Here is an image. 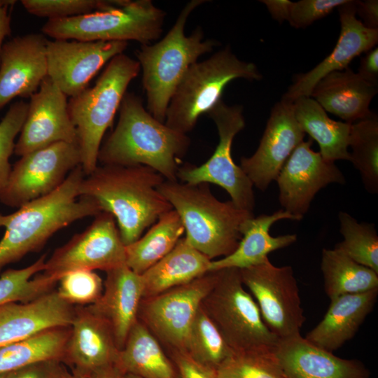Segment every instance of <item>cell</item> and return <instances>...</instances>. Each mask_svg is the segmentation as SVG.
Returning <instances> with one entry per match:
<instances>
[{
  "instance_id": "obj_1",
  "label": "cell",
  "mask_w": 378,
  "mask_h": 378,
  "mask_svg": "<svg viewBox=\"0 0 378 378\" xmlns=\"http://www.w3.org/2000/svg\"><path fill=\"white\" fill-rule=\"evenodd\" d=\"M164 178L143 164H102L80 183L79 195L94 200L102 211L112 214L127 246L141 237L164 213L173 209L158 191Z\"/></svg>"
},
{
  "instance_id": "obj_2",
  "label": "cell",
  "mask_w": 378,
  "mask_h": 378,
  "mask_svg": "<svg viewBox=\"0 0 378 378\" xmlns=\"http://www.w3.org/2000/svg\"><path fill=\"white\" fill-rule=\"evenodd\" d=\"M190 144L187 134L155 119L140 97L126 92L117 125L101 145L97 159L102 164L146 165L165 180L176 181L180 160Z\"/></svg>"
},
{
  "instance_id": "obj_3",
  "label": "cell",
  "mask_w": 378,
  "mask_h": 378,
  "mask_svg": "<svg viewBox=\"0 0 378 378\" xmlns=\"http://www.w3.org/2000/svg\"><path fill=\"white\" fill-rule=\"evenodd\" d=\"M85 176L78 165L51 193L24 204L13 214L0 213V227L5 228L0 240V271L27 253L40 250L58 230L102 211L94 200L79 195Z\"/></svg>"
},
{
  "instance_id": "obj_4",
  "label": "cell",
  "mask_w": 378,
  "mask_h": 378,
  "mask_svg": "<svg viewBox=\"0 0 378 378\" xmlns=\"http://www.w3.org/2000/svg\"><path fill=\"white\" fill-rule=\"evenodd\" d=\"M158 190L181 218L186 241L211 260L225 257L237 248L242 223L254 216L231 200H218L208 183L165 180Z\"/></svg>"
},
{
  "instance_id": "obj_5",
  "label": "cell",
  "mask_w": 378,
  "mask_h": 378,
  "mask_svg": "<svg viewBox=\"0 0 378 378\" xmlns=\"http://www.w3.org/2000/svg\"><path fill=\"white\" fill-rule=\"evenodd\" d=\"M204 2L192 0L187 3L164 38L153 45H141L136 51V60L142 70L147 111L162 122H164L170 99L188 69L218 44L213 39H204L200 27L190 36L185 34L186 23L190 13Z\"/></svg>"
},
{
  "instance_id": "obj_6",
  "label": "cell",
  "mask_w": 378,
  "mask_h": 378,
  "mask_svg": "<svg viewBox=\"0 0 378 378\" xmlns=\"http://www.w3.org/2000/svg\"><path fill=\"white\" fill-rule=\"evenodd\" d=\"M140 70L136 59L119 54L108 62L92 88L70 98L68 110L77 132L80 166L85 176L97 167L104 134L111 126L129 84Z\"/></svg>"
},
{
  "instance_id": "obj_7",
  "label": "cell",
  "mask_w": 378,
  "mask_h": 378,
  "mask_svg": "<svg viewBox=\"0 0 378 378\" xmlns=\"http://www.w3.org/2000/svg\"><path fill=\"white\" fill-rule=\"evenodd\" d=\"M237 78L259 80L256 65L239 59L226 47L188 69L168 105L164 124L187 134L198 118L208 113L221 100L227 85Z\"/></svg>"
},
{
  "instance_id": "obj_8",
  "label": "cell",
  "mask_w": 378,
  "mask_h": 378,
  "mask_svg": "<svg viewBox=\"0 0 378 378\" xmlns=\"http://www.w3.org/2000/svg\"><path fill=\"white\" fill-rule=\"evenodd\" d=\"M217 272L216 281L201 305L228 346L233 352L274 351L279 339L265 323L255 300L241 280L239 270L226 268Z\"/></svg>"
},
{
  "instance_id": "obj_9",
  "label": "cell",
  "mask_w": 378,
  "mask_h": 378,
  "mask_svg": "<svg viewBox=\"0 0 378 378\" xmlns=\"http://www.w3.org/2000/svg\"><path fill=\"white\" fill-rule=\"evenodd\" d=\"M165 15L150 0H127L125 4L106 10L48 20L41 31L54 39L135 41L144 45L160 38Z\"/></svg>"
},
{
  "instance_id": "obj_10",
  "label": "cell",
  "mask_w": 378,
  "mask_h": 378,
  "mask_svg": "<svg viewBox=\"0 0 378 378\" xmlns=\"http://www.w3.org/2000/svg\"><path fill=\"white\" fill-rule=\"evenodd\" d=\"M214 120L219 141L210 158L200 166L185 165L178 168L177 178L182 183L195 185L214 183L229 194L238 208L253 212L255 206L253 185L232 157L234 136L245 127L241 106H227L220 100L207 113Z\"/></svg>"
},
{
  "instance_id": "obj_11",
  "label": "cell",
  "mask_w": 378,
  "mask_h": 378,
  "mask_svg": "<svg viewBox=\"0 0 378 378\" xmlns=\"http://www.w3.org/2000/svg\"><path fill=\"white\" fill-rule=\"evenodd\" d=\"M239 270L270 330L279 340L300 334L306 318L292 267L275 266L267 258Z\"/></svg>"
},
{
  "instance_id": "obj_12",
  "label": "cell",
  "mask_w": 378,
  "mask_h": 378,
  "mask_svg": "<svg viewBox=\"0 0 378 378\" xmlns=\"http://www.w3.org/2000/svg\"><path fill=\"white\" fill-rule=\"evenodd\" d=\"M217 276V271L208 272L188 284L142 298L138 319L170 352H185L193 320Z\"/></svg>"
},
{
  "instance_id": "obj_13",
  "label": "cell",
  "mask_w": 378,
  "mask_h": 378,
  "mask_svg": "<svg viewBox=\"0 0 378 378\" xmlns=\"http://www.w3.org/2000/svg\"><path fill=\"white\" fill-rule=\"evenodd\" d=\"M78 146L57 142L29 153L13 166L0 193L6 206L20 208L55 190L68 174L80 165Z\"/></svg>"
},
{
  "instance_id": "obj_14",
  "label": "cell",
  "mask_w": 378,
  "mask_h": 378,
  "mask_svg": "<svg viewBox=\"0 0 378 378\" xmlns=\"http://www.w3.org/2000/svg\"><path fill=\"white\" fill-rule=\"evenodd\" d=\"M126 265L123 244L114 216L101 211L82 232L74 234L46 261L45 275L57 282L65 274L78 270L106 272Z\"/></svg>"
},
{
  "instance_id": "obj_15",
  "label": "cell",
  "mask_w": 378,
  "mask_h": 378,
  "mask_svg": "<svg viewBox=\"0 0 378 378\" xmlns=\"http://www.w3.org/2000/svg\"><path fill=\"white\" fill-rule=\"evenodd\" d=\"M125 41L48 40V77L67 97L85 90L97 73L115 56L123 53Z\"/></svg>"
},
{
  "instance_id": "obj_16",
  "label": "cell",
  "mask_w": 378,
  "mask_h": 378,
  "mask_svg": "<svg viewBox=\"0 0 378 378\" xmlns=\"http://www.w3.org/2000/svg\"><path fill=\"white\" fill-rule=\"evenodd\" d=\"M312 140L302 141L282 167L276 181L282 209L302 219L315 195L330 183H345L335 162L311 148Z\"/></svg>"
},
{
  "instance_id": "obj_17",
  "label": "cell",
  "mask_w": 378,
  "mask_h": 378,
  "mask_svg": "<svg viewBox=\"0 0 378 378\" xmlns=\"http://www.w3.org/2000/svg\"><path fill=\"white\" fill-rule=\"evenodd\" d=\"M304 136L295 118L293 102L281 99L271 111L256 151L251 157H242L239 167L254 186L265 191Z\"/></svg>"
},
{
  "instance_id": "obj_18",
  "label": "cell",
  "mask_w": 378,
  "mask_h": 378,
  "mask_svg": "<svg viewBox=\"0 0 378 378\" xmlns=\"http://www.w3.org/2000/svg\"><path fill=\"white\" fill-rule=\"evenodd\" d=\"M67 96L48 76L30 97L28 111L14 153L23 156L57 142L78 145L69 113Z\"/></svg>"
},
{
  "instance_id": "obj_19",
  "label": "cell",
  "mask_w": 378,
  "mask_h": 378,
  "mask_svg": "<svg viewBox=\"0 0 378 378\" xmlns=\"http://www.w3.org/2000/svg\"><path fill=\"white\" fill-rule=\"evenodd\" d=\"M63 363L81 377L113 368L120 349L108 323L88 306H75Z\"/></svg>"
},
{
  "instance_id": "obj_20",
  "label": "cell",
  "mask_w": 378,
  "mask_h": 378,
  "mask_svg": "<svg viewBox=\"0 0 378 378\" xmlns=\"http://www.w3.org/2000/svg\"><path fill=\"white\" fill-rule=\"evenodd\" d=\"M41 34L18 36L4 43L0 57V110L17 97L30 98L48 76Z\"/></svg>"
},
{
  "instance_id": "obj_21",
  "label": "cell",
  "mask_w": 378,
  "mask_h": 378,
  "mask_svg": "<svg viewBox=\"0 0 378 378\" xmlns=\"http://www.w3.org/2000/svg\"><path fill=\"white\" fill-rule=\"evenodd\" d=\"M341 30L332 51L311 71L297 76L282 99L294 102L302 97H310L316 85L329 74L348 68L350 62L378 42V29L365 27L358 20L354 1L339 7Z\"/></svg>"
},
{
  "instance_id": "obj_22",
  "label": "cell",
  "mask_w": 378,
  "mask_h": 378,
  "mask_svg": "<svg viewBox=\"0 0 378 378\" xmlns=\"http://www.w3.org/2000/svg\"><path fill=\"white\" fill-rule=\"evenodd\" d=\"M75 306L51 290L31 301L0 307V346L53 328L71 326Z\"/></svg>"
},
{
  "instance_id": "obj_23",
  "label": "cell",
  "mask_w": 378,
  "mask_h": 378,
  "mask_svg": "<svg viewBox=\"0 0 378 378\" xmlns=\"http://www.w3.org/2000/svg\"><path fill=\"white\" fill-rule=\"evenodd\" d=\"M274 354L288 378H370L359 360L336 356L300 334L279 340Z\"/></svg>"
},
{
  "instance_id": "obj_24",
  "label": "cell",
  "mask_w": 378,
  "mask_h": 378,
  "mask_svg": "<svg viewBox=\"0 0 378 378\" xmlns=\"http://www.w3.org/2000/svg\"><path fill=\"white\" fill-rule=\"evenodd\" d=\"M106 273L101 297L88 306L108 323L120 350L130 329L138 319L144 284L141 275L127 265Z\"/></svg>"
},
{
  "instance_id": "obj_25",
  "label": "cell",
  "mask_w": 378,
  "mask_h": 378,
  "mask_svg": "<svg viewBox=\"0 0 378 378\" xmlns=\"http://www.w3.org/2000/svg\"><path fill=\"white\" fill-rule=\"evenodd\" d=\"M285 219L298 220L283 209L270 215L261 214L246 219L241 226V239L237 248L225 257L211 260L209 272L226 268L241 270L257 265L269 258L270 253L295 243L297 240L295 234L273 237L270 233L274 223Z\"/></svg>"
},
{
  "instance_id": "obj_26",
  "label": "cell",
  "mask_w": 378,
  "mask_h": 378,
  "mask_svg": "<svg viewBox=\"0 0 378 378\" xmlns=\"http://www.w3.org/2000/svg\"><path fill=\"white\" fill-rule=\"evenodd\" d=\"M378 288L330 299L323 319L304 338L312 344L332 352L354 337L372 310Z\"/></svg>"
},
{
  "instance_id": "obj_27",
  "label": "cell",
  "mask_w": 378,
  "mask_h": 378,
  "mask_svg": "<svg viewBox=\"0 0 378 378\" xmlns=\"http://www.w3.org/2000/svg\"><path fill=\"white\" fill-rule=\"evenodd\" d=\"M377 92L376 86L346 68L323 78L310 97L325 111L352 124L374 115L370 110V104Z\"/></svg>"
},
{
  "instance_id": "obj_28",
  "label": "cell",
  "mask_w": 378,
  "mask_h": 378,
  "mask_svg": "<svg viewBox=\"0 0 378 378\" xmlns=\"http://www.w3.org/2000/svg\"><path fill=\"white\" fill-rule=\"evenodd\" d=\"M114 368L141 378H177L175 366L161 344L139 319L119 351Z\"/></svg>"
},
{
  "instance_id": "obj_29",
  "label": "cell",
  "mask_w": 378,
  "mask_h": 378,
  "mask_svg": "<svg viewBox=\"0 0 378 378\" xmlns=\"http://www.w3.org/2000/svg\"><path fill=\"white\" fill-rule=\"evenodd\" d=\"M211 260L181 237L174 248L141 275L143 298L188 284L209 272Z\"/></svg>"
},
{
  "instance_id": "obj_30",
  "label": "cell",
  "mask_w": 378,
  "mask_h": 378,
  "mask_svg": "<svg viewBox=\"0 0 378 378\" xmlns=\"http://www.w3.org/2000/svg\"><path fill=\"white\" fill-rule=\"evenodd\" d=\"M295 118L304 133L315 140L322 157L330 162L350 160L349 151L351 124L335 121L310 97H302L294 102Z\"/></svg>"
},
{
  "instance_id": "obj_31",
  "label": "cell",
  "mask_w": 378,
  "mask_h": 378,
  "mask_svg": "<svg viewBox=\"0 0 378 378\" xmlns=\"http://www.w3.org/2000/svg\"><path fill=\"white\" fill-rule=\"evenodd\" d=\"M184 232L174 209L164 213L143 237L125 246L127 266L142 274L169 253Z\"/></svg>"
},
{
  "instance_id": "obj_32",
  "label": "cell",
  "mask_w": 378,
  "mask_h": 378,
  "mask_svg": "<svg viewBox=\"0 0 378 378\" xmlns=\"http://www.w3.org/2000/svg\"><path fill=\"white\" fill-rule=\"evenodd\" d=\"M70 331V326L53 328L0 346V374L39 361L53 360L63 363Z\"/></svg>"
},
{
  "instance_id": "obj_33",
  "label": "cell",
  "mask_w": 378,
  "mask_h": 378,
  "mask_svg": "<svg viewBox=\"0 0 378 378\" xmlns=\"http://www.w3.org/2000/svg\"><path fill=\"white\" fill-rule=\"evenodd\" d=\"M321 270L325 292L330 300L378 288V273L335 248L323 249Z\"/></svg>"
},
{
  "instance_id": "obj_34",
  "label": "cell",
  "mask_w": 378,
  "mask_h": 378,
  "mask_svg": "<svg viewBox=\"0 0 378 378\" xmlns=\"http://www.w3.org/2000/svg\"><path fill=\"white\" fill-rule=\"evenodd\" d=\"M350 162L358 170L365 190L378 192V119L374 114L351 124Z\"/></svg>"
},
{
  "instance_id": "obj_35",
  "label": "cell",
  "mask_w": 378,
  "mask_h": 378,
  "mask_svg": "<svg viewBox=\"0 0 378 378\" xmlns=\"http://www.w3.org/2000/svg\"><path fill=\"white\" fill-rule=\"evenodd\" d=\"M185 352L196 362L214 370L233 353L202 305L190 327Z\"/></svg>"
},
{
  "instance_id": "obj_36",
  "label": "cell",
  "mask_w": 378,
  "mask_h": 378,
  "mask_svg": "<svg viewBox=\"0 0 378 378\" xmlns=\"http://www.w3.org/2000/svg\"><path fill=\"white\" fill-rule=\"evenodd\" d=\"M46 255L22 269H8L0 276V307L9 302L31 301L53 290L57 283L54 279L38 274L45 268Z\"/></svg>"
},
{
  "instance_id": "obj_37",
  "label": "cell",
  "mask_w": 378,
  "mask_h": 378,
  "mask_svg": "<svg viewBox=\"0 0 378 378\" xmlns=\"http://www.w3.org/2000/svg\"><path fill=\"white\" fill-rule=\"evenodd\" d=\"M343 241L335 248L378 273V235L374 223H358L345 211L338 214Z\"/></svg>"
},
{
  "instance_id": "obj_38",
  "label": "cell",
  "mask_w": 378,
  "mask_h": 378,
  "mask_svg": "<svg viewBox=\"0 0 378 378\" xmlns=\"http://www.w3.org/2000/svg\"><path fill=\"white\" fill-rule=\"evenodd\" d=\"M217 378H288L274 351L233 352L216 370Z\"/></svg>"
},
{
  "instance_id": "obj_39",
  "label": "cell",
  "mask_w": 378,
  "mask_h": 378,
  "mask_svg": "<svg viewBox=\"0 0 378 378\" xmlns=\"http://www.w3.org/2000/svg\"><path fill=\"white\" fill-rule=\"evenodd\" d=\"M127 0H22L29 13L50 19L83 15L106 10L126 4Z\"/></svg>"
},
{
  "instance_id": "obj_40",
  "label": "cell",
  "mask_w": 378,
  "mask_h": 378,
  "mask_svg": "<svg viewBox=\"0 0 378 378\" xmlns=\"http://www.w3.org/2000/svg\"><path fill=\"white\" fill-rule=\"evenodd\" d=\"M58 295L73 306H88L95 303L104 290L102 278L94 271L78 270L69 272L58 281Z\"/></svg>"
},
{
  "instance_id": "obj_41",
  "label": "cell",
  "mask_w": 378,
  "mask_h": 378,
  "mask_svg": "<svg viewBox=\"0 0 378 378\" xmlns=\"http://www.w3.org/2000/svg\"><path fill=\"white\" fill-rule=\"evenodd\" d=\"M27 111V103L22 100L16 102L10 106L0 121V193L12 169L10 158L14 153L15 139L22 130Z\"/></svg>"
},
{
  "instance_id": "obj_42",
  "label": "cell",
  "mask_w": 378,
  "mask_h": 378,
  "mask_svg": "<svg viewBox=\"0 0 378 378\" xmlns=\"http://www.w3.org/2000/svg\"><path fill=\"white\" fill-rule=\"evenodd\" d=\"M349 0H301L291 2L288 22L295 28H304L329 15Z\"/></svg>"
},
{
  "instance_id": "obj_43",
  "label": "cell",
  "mask_w": 378,
  "mask_h": 378,
  "mask_svg": "<svg viewBox=\"0 0 378 378\" xmlns=\"http://www.w3.org/2000/svg\"><path fill=\"white\" fill-rule=\"evenodd\" d=\"M177 378H217L216 370L194 360L184 351H171Z\"/></svg>"
},
{
  "instance_id": "obj_44",
  "label": "cell",
  "mask_w": 378,
  "mask_h": 378,
  "mask_svg": "<svg viewBox=\"0 0 378 378\" xmlns=\"http://www.w3.org/2000/svg\"><path fill=\"white\" fill-rule=\"evenodd\" d=\"M66 370L61 361L43 360L11 372L9 378H63Z\"/></svg>"
},
{
  "instance_id": "obj_45",
  "label": "cell",
  "mask_w": 378,
  "mask_h": 378,
  "mask_svg": "<svg viewBox=\"0 0 378 378\" xmlns=\"http://www.w3.org/2000/svg\"><path fill=\"white\" fill-rule=\"evenodd\" d=\"M358 74L368 83L377 87L378 48L374 47L366 52L360 60Z\"/></svg>"
},
{
  "instance_id": "obj_46",
  "label": "cell",
  "mask_w": 378,
  "mask_h": 378,
  "mask_svg": "<svg viewBox=\"0 0 378 378\" xmlns=\"http://www.w3.org/2000/svg\"><path fill=\"white\" fill-rule=\"evenodd\" d=\"M356 14L363 20L365 27L378 29V1L377 0L355 1Z\"/></svg>"
},
{
  "instance_id": "obj_47",
  "label": "cell",
  "mask_w": 378,
  "mask_h": 378,
  "mask_svg": "<svg viewBox=\"0 0 378 378\" xmlns=\"http://www.w3.org/2000/svg\"><path fill=\"white\" fill-rule=\"evenodd\" d=\"M15 2V1L0 0V57L4 40L11 34L10 13Z\"/></svg>"
},
{
  "instance_id": "obj_48",
  "label": "cell",
  "mask_w": 378,
  "mask_h": 378,
  "mask_svg": "<svg viewBox=\"0 0 378 378\" xmlns=\"http://www.w3.org/2000/svg\"><path fill=\"white\" fill-rule=\"evenodd\" d=\"M267 7L272 18L281 22L287 20L292 1L288 0H264L261 1Z\"/></svg>"
},
{
  "instance_id": "obj_49",
  "label": "cell",
  "mask_w": 378,
  "mask_h": 378,
  "mask_svg": "<svg viewBox=\"0 0 378 378\" xmlns=\"http://www.w3.org/2000/svg\"><path fill=\"white\" fill-rule=\"evenodd\" d=\"M83 378H125V375L118 372L114 367L104 370Z\"/></svg>"
},
{
  "instance_id": "obj_50",
  "label": "cell",
  "mask_w": 378,
  "mask_h": 378,
  "mask_svg": "<svg viewBox=\"0 0 378 378\" xmlns=\"http://www.w3.org/2000/svg\"><path fill=\"white\" fill-rule=\"evenodd\" d=\"M63 378H83L78 374L74 373L68 370L66 371Z\"/></svg>"
},
{
  "instance_id": "obj_51",
  "label": "cell",
  "mask_w": 378,
  "mask_h": 378,
  "mask_svg": "<svg viewBox=\"0 0 378 378\" xmlns=\"http://www.w3.org/2000/svg\"><path fill=\"white\" fill-rule=\"evenodd\" d=\"M10 372L0 374V378H9Z\"/></svg>"
},
{
  "instance_id": "obj_52",
  "label": "cell",
  "mask_w": 378,
  "mask_h": 378,
  "mask_svg": "<svg viewBox=\"0 0 378 378\" xmlns=\"http://www.w3.org/2000/svg\"><path fill=\"white\" fill-rule=\"evenodd\" d=\"M125 378H141V377H139L133 374H126L125 375Z\"/></svg>"
}]
</instances>
